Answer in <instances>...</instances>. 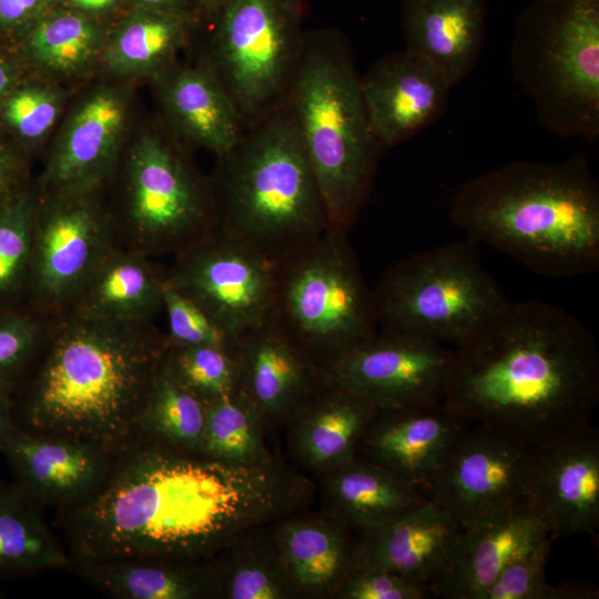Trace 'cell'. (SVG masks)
<instances>
[{
    "label": "cell",
    "mask_w": 599,
    "mask_h": 599,
    "mask_svg": "<svg viewBox=\"0 0 599 599\" xmlns=\"http://www.w3.org/2000/svg\"><path fill=\"white\" fill-rule=\"evenodd\" d=\"M550 536L547 518L529 499L475 520L460 529L434 595L481 599L506 566Z\"/></svg>",
    "instance_id": "cell-15"
},
{
    "label": "cell",
    "mask_w": 599,
    "mask_h": 599,
    "mask_svg": "<svg viewBox=\"0 0 599 599\" xmlns=\"http://www.w3.org/2000/svg\"><path fill=\"white\" fill-rule=\"evenodd\" d=\"M88 576L105 591L126 599H196L215 591L213 573L201 567L144 559L84 564Z\"/></svg>",
    "instance_id": "cell-31"
},
{
    "label": "cell",
    "mask_w": 599,
    "mask_h": 599,
    "mask_svg": "<svg viewBox=\"0 0 599 599\" xmlns=\"http://www.w3.org/2000/svg\"><path fill=\"white\" fill-rule=\"evenodd\" d=\"M35 213L26 195L0 203V295L13 291L30 270Z\"/></svg>",
    "instance_id": "cell-39"
},
{
    "label": "cell",
    "mask_w": 599,
    "mask_h": 599,
    "mask_svg": "<svg viewBox=\"0 0 599 599\" xmlns=\"http://www.w3.org/2000/svg\"><path fill=\"white\" fill-rule=\"evenodd\" d=\"M114 0H72L73 4L84 11H98L109 7Z\"/></svg>",
    "instance_id": "cell-49"
},
{
    "label": "cell",
    "mask_w": 599,
    "mask_h": 599,
    "mask_svg": "<svg viewBox=\"0 0 599 599\" xmlns=\"http://www.w3.org/2000/svg\"><path fill=\"white\" fill-rule=\"evenodd\" d=\"M451 222L548 277L599 270V183L582 154L558 163L512 161L461 183Z\"/></svg>",
    "instance_id": "cell-3"
},
{
    "label": "cell",
    "mask_w": 599,
    "mask_h": 599,
    "mask_svg": "<svg viewBox=\"0 0 599 599\" xmlns=\"http://www.w3.org/2000/svg\"><path fill=\"white\" fill-rule=\"evenodd\" d=\"M451 347L379 329L323 372V377L373 403L379 410L443 400Z\"/></svg>",
    "instance_id": "cell-14"
},
{
    "label": "cell",
    "mask_w": 599,
    "mask_h": 599,
    "mask_svg": "<svg viewBox=\"0 0 599 599\" xmlns=\"http://www.w3.org/2000/svg\"><path fill=\"white\" fill-rule=\"evenodd\" d=\"M324 491L332 518L361 532L427 499L423 487L355 457L328 469Z\"/></svg>",
    "instance_id": "cell-28"
},
{
    "label": "cell",
    "mask_w": 599,
    "mask_h": 599,
    "mask_svg": "<svg viewBox=\"0 0 599 599\" xmlns=\"http://www.w3.org/2000/svg\"><path fill=\"white\" fill-rule=\"evenodd\" d=\"M536 120L560 136H599V0H531L510 49Z\"/></svg>",
    "instance_id": "cell-7"
},
{
    "label": "cell",
    "mask_w": 599,
    "mask_h": 599,
    "mask_svg": "<svg viewBox=\"0 0 599 599\" xmlns=\"http://www.w3.org/2000/svg\"><path fill=\"white\" fill-rule=\"evenodd\" d=\"M40 0H0V21L6 26H14L29 18Z\"/></svg>",
    "instance_id": "cell-44"
},
{
    "label": "cell",
    "mask_w": 599,
    "mask_h": 599,
    "mask_svg": "<svg viewBox=\"0 0 599 599\" xmlns=\"http://www.w3.org/2000/svg\"><path fill=\"white\" fill-rule=\"evenodd\" d=\"M264 416L238 388L206 402V417L199 451L221 460L254 464L271 458L263 441Z\"/></svg>",
    "instance_id": "cell-34"
},
{
    "label": "cell",
    "mask_w": 599,
    "mask_h": 599,
    "mask_svg": "<svg viewBox=\"0 0 599 599\" xmlns=\"http://www.w3.org/2000/svg\"><path fill=\"white\" fill-rule=\"evenodd\" d=\"M1 106L3 119L20 136L38 140L54 125L60 100L50 88L31 85L12 90Z\"/></svg>",
    "instance_id": "cell-41"
},
{
    "label": "cell",
    "mask_w": 599,
    "mask_h": 599,
    "mask_svg": "<svg viewBox=\"0 0 599 599\" xmlns=\"http://www.w3.org/2000/svg\"><path fill=\"white\" fill-rule=\"evenodd\" d=\"M233 351L238 388L264 417L297 408L324 379L308 356L267 322L238 337Z\"/></svg>",
    "instance_id": "cell-24"
},
{
    "label": "cell",
    "mask_w": 599,
    "mask_h": 599,
    "mask_svg": "<svg viewBox=\"0 0 599 599\" xmlns=\"http://www.w3.org/2000/svg\"><path fill=\"white\" fill-rule=\"evenodd\" d=\"M346 233L331 227L312 244L275 263L267 323L322 373L379 331L373 292Z\"/></svg>",
    "instance_id": "cell-8"
},
{
    "label": "cell",
    "mask_w": 599,
    "mask_h": 599,
    "mask_svg": "<svg viewBox=\"0 0 599 599\" xmlns=\"http://www.w3.org/2000/svg\"><path fill=\"white\" fill-rule=\"evenodd\" d=\"M554 537L546 538L534 550L520 556L499 573L481 599H595L593 585L568 583L552 587L546 581L545 566Z\"/></svg>",
    "instance_id": "cell-37"
},
{
    "label": "cell",
    "mask_w": 599,
    "mask_h": 599,
    "mask_svg": "<svg viewBox=\"0 0 599 599\" xmlns=\"http://www.w3.org/2000/svg\"><path fill=\"white\" fill-rule=\"evenodd\" d=\"M159 77L166 115L179 133L217 156L236 144L246 124L211 68L172 65Z\"/></svg>",
    "instance_id": "cell-25"
},
{
    "label": "cell",
    "mask_w": 599,
    "mask_h": 599,
    "mask_svg": "<svg viewBox=\"0 0 599 599\" xmlns=\"http://www.w3.org/2000/svg\"><path fill=\"white\" fill-rule=\"evenodd\" d=\"M185 40L176 13L150 11L128 20L104 48V62L120 74L161 75L173 65Z\"/></svg>",
    "instance_id": "cell-32"
},
{
    "label": "cell",
    "mask_w": 599,
    "mask_h": 599,
    "mask_svg": "<svg viewBox=\"0 0 599 599\" xmlns=\"http://www.w3.org/2000/svg\"><path fill=\"white\" fill-rule=\"evenodd\" d=\"M164 281L142 258L109 253L84 285L82 315L136 324L163 306Z\"/></svg>",
    "instance_id": "cell-29"
},
{
    "label": "cell",
    "mask_w": 599,
    "mask_h": 599,
    "mask_svg": "<svg viewBox=\"0 0 599 599\" xmlns=\"http://www.w3.org/2000/svg\"><path fill=\"white\" fill-rule=\"evenodd\" d=\"M17 172L16 160L0 145V203L8 199V193L16 182Z\"/></svg>",
    "instance_id": "cell-45"
},
{
    "label": "cell",
    "mask_w": 599,
    "mask_h": 599,
    "mask_svg": "<svg viewBox=\"0 0 599 599\" xmlns=\"http://www.w3.org/2000/svg\"><path fill=\"white\" fill-rule=\"evenodd\" d=\"M104 451L14 425L1 453L14 483L39 504L70 501L92 493L105 473Z\"/></svg>",
    "instance_id": "cell-21"
},
{
    "label": "cell",
    "mask_w": 599,
    "mask_h": 599,
    "mask_svg": "<svg viewBox=\"0 0 599 599\" xmlns=\"http://www.w3.org/2000/svg\"><path fill=\"white\" fill-rule=\"evenodd\" d=\"M80 195L63 200L37 221L30 263L37 291L59 302L81 291L109 254L106 225Z\"/></svg>",
    "instance_id": "cell-17"
},
{
    "label": "cell",
    "mask_w": 599,
    "mask_h": 599,
    "mask_svg": "<svg viewBox=\"0 0 599 599\" xmlns=\"http://www.w3.org/2000/svg\"><path fill=\"white\" fill-rule=\"evenodd\" d=\"M434 595L428 586L412 581L389 570L356 565L336 597L342 599H425Z\"/></svg>",
    "instance_id": "cell-42"
},
{
    "label": "cell",
    "mask_w": 599,
    "mask_h": 599,
    "mask_svg": "<svg viewBox=\"0 0 599 599\" xmlns=\"http://www.w3.org/2000/svg\"><path fill=\"white\" fill-rule=\"evenodd\" d=\"M166 283L196 303L234 343L267 322L275 263L219 230L179 252Z\"/></svg>",
    "instance_id": "cell-11"
},
{
    "label": "cell",
    "mask_w": 599,
    "mask_h": 599,
    "mask_svg": "<svg viewBox=\"0 0 599 599\" xmlns=\"http://www.w3.org/2000/svg\"><path fill=\"white\" fill-rule=\"evenodd\" d=\"M128 175L130 216L144 241L180 252L216 230L213 197L159 136L140 138Z\"/></svg>",
    "instance_id": "cell-13"
},
{
    "label": "cell",
    "mask_w": 599,
    "mask_h": 599,
    "mask_svg": "<svg viewBox=\"0 0 599 599\" xmlns=\"http://www.w3.org/2000/svg\"><path fill=\"white\" fill-rule=\"evenodd\" d=\"M469 237L418 252L372 290L378 327L453 347L506 301Z\"/></svg>",
    "instance_id": "cell-9"
},
{
    "label": "cell",
    "mask_w": 599,
    "mask_h": 599,
    "mask_svg": "<svg viewBox=\"0 0 599 599\" xmlns=\"http://www.w3.org/2000/svg\"><path fill=\"white\" fill-rule=\"evenodd\" d=\"M298 21L293 0H231L220 11L211 69L245 124L286 97L303 45Z\"/></svg>",
    "instance_id": "cell-10"
},
{
    "label": "cell",
    "mask_w": 599,
    "mask_h": 599,
    "mask_svg": "<svg viewBox=\"0 0 599 599\" xmlns=\"http://www.w3.org/2000/svg\"><path fill=\"white\" fill-rule=\"evenodd\" d=\"M125 100L113 89L90 94L71 115L48 166L61 195H80L109 172L125 122Z\"/></svg>",
    "instance_id": "cell-23"
},
{
    "label": "cell",
    "mask_w": 599,
    "mask_h": 599,
    "mask_svg": "<svg viewBox=\"0 0 599 599\" xmlns=\"http://www.w3.org/2000/svg\"><path fill=\"white\" fill-rule=\"evenodd\" d=\"M68 562L38 502L16 483L0 481V575L59 568Z\"/></svg>",
    "instance_id": "cell-30"
},
{
    "label": "cell",
    "mask_w": 599,
    "mask_h": 599,
    "mask_svg": "<svg viewBox=\"0 0 599 599\" xmlns=\"http://www.w3.org/2000/svg\"><path fill=\"white\" fill-rule=\"evenodd\" d=\"M205 417L206 400L174 376L165 356L151 384L138 427L164 445L199 451Z\"/></svg>",
    "instance_id": "cell-33"
},
{
    "label": "cell",
    "mask_w": 599,
    "mask_h": 599,
    "mask_svg": "<svg viewBox=\"0 0 599 599\" xmlns=\"http://www.w3.org/2000/svg\"><path fill=\"white\" fill-rule=\"evenodd\" d=\"M443 404L535 450L591 427L599 354L587 325L539 300L506 301L451 347Z\"/></svg>",
    "instance_id": "cell-2"
},
{
    "label": "cell",
    "mask_w": 599,
    "mask_h": 599,
    "mask_svg": "<svg viewBox=\"0 0 599 599\" xmlns=\"http://www.w3.org/2000/svg\"><path fill=\"white\" fill-rule=\"evenodd\" d=\"M99 30L77 13L53 16L30 33L27 49L42 69L70 74L87 67L99 51Z\"/></svg>",
    "instance_id": "cell-36"
},
{
    "label": "cell",
    "mask_w": 599,
    "mask_h": 599,
    "mask_svg": "<svg viewBox=\"0 0 599 599\" xmlns=\"http://www.w3.org/2000/svg\"><path fill=\"white\" fill-rule=\"evenodd\" d=\"M468 426L443 402L383 409L359 446L363 445L367 460L424 488Z\"/></svg>",
    "instance_id": "cell-20"
},
{
    "label": "cell",
    "mask_w": 599,
    "mask_h": 599,
    "mask_svg": "<svg viewBox=\"0 0 599 599\" xmlns=\"http://www.w3.org/2000/svg\"><path fill=\"white\" fill-rule=\"evenodd\" d=\"M460 529L447 511L427 497L362 531L357 565L383 568L433 589L449 564Z\"/></svg>",
    "instance_id": "cell-19"
},
{
    "label": "cell",
    "mask_w": 599,
    "mask_h": 599,
    "mask_svg": "<svg viewBox=\"0 0 599 599\" xmlns=\"http://www.w3.org/2000/svg\"><path fill=\"white\" fill-rule=\"evenodd\" d=\"M152 10L176 13V9L185 0H138ZM177 14V13H176Z\"/></svg>",
    "instance_id": "cell-48"
},
{
    "label": "cell",
    "mask_w": 599,
    "mask_h": 599,
    "mask_svg": "<svg viewBox=\"0 0 599 599\" xmlns=\"http://www.w3.org/2000/svg\"><path fill=\"white\" fill-rule=\"evenodd\" d=\"M163 306L166 311L170 347L217 345L233 347L234 343L192 300L164 281Z\"/></svg>",
    "instance_id": "cell-40"
},
{
    "label": "cell",
    "mask_w": 599,
    "mask_h": 599,
    "mask_svg": "<svg viewBox=\"0 0 599 599\" xmlns=\"http://www.w3.org/2000/svg\"><path fill=\"white\" fill-rule=\"evenodd\" d=\"M285 98L329 224L347 231L370 195L384 150L349 51L335 41L302 45Z\"/></svg>",
    "instance_id": "cell-6"
},
{
    "label": "cell",
    "mask_w": 599,
    "mask_h": 599,
    "mask_svg": "<svg viewBox=\"0 0 599 599\" xmlns=\"http://www.w3.org/2000/svg\"><path fill=\"white\" fill-rule=\"evenodd\" d=\"M16 75L11 65L0 57V105L13 90Z\"/></svg>",
    "instance_id": "cell-47"
},
{
    "label": "cell",
    "mask_w": 599,
    "mask_h": 599,
    "mask_svg": "<svg viewBox=\"0 0 599 599\" xmlns=\"http://www.w3.org/2000/svg\"><path fill=\"white\" fill-rule=\"evenodd\" d=\"M486 14L485 0H404L405 51L429 63L454 87L479 60Z\"/></svg>",
    "instance_id": "cell-22"
},
{
    "label": "cell",
    "mask_w": 599,
    "mask_h": 599,
    "mask_svg": "<svg viewBox=\"0 0 599 599\" xmlns=\"http://www.w3.org/2000/svg\"><path fill=\"white\" fill-rule=\"evenodd\" d=\"M166 363L183 385L206 402L238 389V368L233 347H170Z\"/></svg>",
    "instance_id": "cell-38"
},
{
    "label": "cell",
    "mask_w": 599,
    "mask_h": 599,
    "mask_svg": "<svg viewBox=\"0 0 599 599\" xmlns=\"http://www.w3.org/2000/svg\"><path fill=\"white\" fill-rule=\"evenodd\" d=\"M237 541L227 547L230 551L219 571L212 572L216 593L229 599H286L298 595L274 542Z\"/></svg>",
    "instance_id": "cell-35"
},
{
    "label": "cell",
    "mask_w": 599,
    "mask_h": 599,
    "mask_svg": "<svg viewBox=\"0 0 599 599\" xmlns=\"http://www.w3.org/2000/svg\"><path fill=\"white\" fill-rule=\"evenodd\" d=\"M37 328L20 316L0 317V385L12 388L17 373L34 347Z\"/></svg>",
    "instance_id": "cell-43"
},
{
    "label": "cell",
    "mask_w": 599,
    "mask_h": 599,
    "mask_svg": "<svg viewBox=\"0 0 599 599\" xmlns=\"http://www.w3.org/2000/svg\"><path fill=\"white\" fill-rule=\"evenodd\" d=\"M10 392V387L0 385V453L3 449L10 430L16 425L13 422Z\"/></svg>",
    "instance_id": "cell-46"
},
{
    "label": "cell",
    "mask_w": 599,
    "mask_h": 599,
    "mask_svg": "<svg viewBox=\"0 0 599 599\" xmlns=\"http://www.w3.org/2000/svg\"><path fill=\"white\" fill-rule=\"evenodd\" d=\"M134 325L82 314L70 324L53 343L23 406L26 429L103 450L125 439L138 427L170 348L166 338Z\"/></svg>",
    "instance_id": "cell-4"
},
{
    "label": "cell",
    "mask_w": 599,
    "mask_h": 599,
    "mask_svg": "<svg viewBox=\"0 0 599 599\" xmlns=\"http://www.w3.org/2000/svg\"><path fill=\"white\" fill-rule=\"evenodd\" d=\"M297 407L294 443L301 459L331 469L355 457L359 443L379 409L357 393L324 378Z\"/></svg>",
    "instance_id": "cell-26"
},
{
    "label": "cell",
    "mask_w": 599,
    "mask_h": 599,
    "mask_svg": "<svg viewBox=\"0 0 599 599\" xmlns=\"http://www.w3.org/2000/svg\"><path fill=\"white\" fill-rule=\"evenodd\" d=\"M450 88L439 71L405 50L380 58L361 78L376 140L387 149L433 124L446 111Z\"/></svg>",
    "instance_id": "cell-16"
},
{
    "label": "cell",
    "mask_w": 599,
    "mask_h": 599,
    "mask_svg": "<svg viewBox=\"0 0 599 599\" xmlns=\"http://www.w3.org/2000/svg\"><path fill=\"white\" fill-rule=\"evenodd\" d=\"M219 158L216 230L276 263L332 227L286 98Z\"/></svg>",
    "instance_id": "cell-5"
},
{
    "label": "cell",
    "mask_w": 599,
    "mask_h": 599,
    "mask_svg": "<svg viewBox=\"0 0 599 599\" xmlns=\"http://www.w3.org/2000/svg\"><path fill=\"white\" fill-rule=\"evenodd\" d=\"M274 544L298 595L336 596L357 565V542L333 518L287 519Z\"/></svg>",
    "instance_id": "cell-27"
},
{
    "label": "cell",
    "mask_w": 599,
    "mask_h": 599,
    "mask_svg": "<svg viewBox=\"0 0 599 599\" xmlns=\"http://www.w3.org/2000/svg\"><path fill=\"white\" fill-rule=\"evenodd\" d=\"M274 458L237 464L162 444L131 454L73 521L84 564L215 554L307 500Z\"/></svg>",
    "instance_id": "cell-1"
},
{
    "label": "cell",
    "mask_w": 599,
    "mask_h": 599,
    "mask_svg": "<svg viewBox=\"0 0 599 599\" xmlns=\"http://www.w3.org/2000/svg\"><path fill=\"white\" fill-rule=\"evenodd\" d=\"M536 450L493 429L469 425L424 486L463 528L529 498Z\"/></svg>",
    "instance_id": "cell-12"
},
{
    "label": "cell",
    "mask_w": 599,
    "mask_h": 599,
    "mask_svg": "<svg viewBox=\"0 0 599 599\" xmlns=\"http://www.w3.org/2000/svg\"><path fill=\"white\" fill-rule=\"evenodd\" d=\"M203 4L213 10L221 11L231 0H200Z\"/></svg>",
    "instance_id": "cell-50"
},
{
    "label": "cell",
    "mask_w": 599,
    "mask_h": 599,
    "mask_svg": "<svg viewBox=\"0 0 599 599\" xmlns=\"http://www.w3.org/2000/svg\"><path fill=\"white\" fill-rule=\"evenodd\" d=\"M556 538L599 527V438L593 426L536 450L528 498Z\"/></svg>",
    "instance_id": "cell-18"
}]
</instances>
